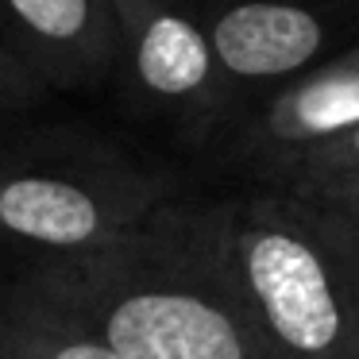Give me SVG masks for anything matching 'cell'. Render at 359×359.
Segmentation results:
<instances>
[{"label":"cell","instance_id":"5","mask_svg":"<svg viewBox=\"0 0 359 359\" xmlns=\"http://www.w3.org/2000/svg\"><path fill=\"white\" fill-rule=\"evenodd\" d=\"M359 27V0H220L205 35L224 86L302 74Z\"/></svg>","mask_w":359,"mask_h":359},{"label":"cell","instance_id":"6","mask_svg":"<svg viewBox=\"0 0 359 359\" xmlns=\"http://www.w3.org/2000/svg\"><path fill=\"white\" fill-rule=\"evenodd\" d=\"M0 50L47 89H89L120 62L109 0H0Z\"/></svg>","mask_w":359,"mask_h":359},{"label":"cell","instance_id":"10","mask_svg":"<svg viewBox=\"0 0 359 359\" xmlns=\"http://www.w3.org/2000/svg\"><path fill=\"white\" fill-rule=\"evenodd\" d=\"M50 89L27 70L24 62L0 50V112H20V109H32V104L47 101Z\"/></svg>","mask_w":359,"mask_h":359},{"label":"cell","instance_id":"9","mask_svg":"<svg viewBox=\"0 0 359 359\" xmlns=\"http://www.w3.org/2000/svg\"><path fill=\"white\" fill-rule=\"evenodd\" d=\"M274 178L282 182V194H290V197H313L320 189L355 182L359 178V128L305 151V155H297Z\"/></svg>","mask_w":359,"mask_h":359},{"label":"cell","instance_id":"2","mask_svg":"<svg viewBox=\"0 0 359 359\" xmlns=\"http://www.w3.org/2000/svg\"><path fill=\"white\" fill-rule=\"evenodd\" d=\"M232 259L278 359H359V248L320 205L232 201Z\"/></svg>","mask_w":359,"mask_h":359},{"label":"cell","instance_id":"14","mask_svg":"<svg viewBox=\"0 0 359 359\" xmlns=\"http://www.w3.org/2000/svg\"><path fill=\"white\" fill-rule=\"evenodd\" d=\"M0 255H4V243H0Z\"/></svg>","mask_w":359,"mask_h":359},{"label":"cell","instance_id":"4","mask_svg":"<svg viewBox=\"0 0 359 359\" xmlns=\"http://www.w3.org/2000/svg\"><path fill=\"white\" fill-rule=\"evenodd\" d=\"M120 62L151 112L182 132H205L220 116L224 78L205 24L182 0H109Z\"/></svg>","mask_w":359,"mask_h":359},{"label":"cell","instance_id":"8","mask_svg":"<svg viewBox=\"0 0 359 359\" xmlns=\"http://www.w3.org/2000/svg\"><path fill=\"white\" fill-rule=\"evenodd\" d=\"M0 359H124V355L0 297Z\"/></svg>","mask_w":359,"mask_h":359},{"label":"cell","instance_id":"3","mask_svg":"<svg viewBox=\"0 0 359 359\" xmlns=\"http://www.w3.org/2000/svg\"><path fill=\"white\" fill-rule=\"evenodd\" d=\"M158 182L116 155L50 132H0V243L39 259L97 251L158 209Z\"/></svg>","mask_w":359,"mask_h":359},{"label":"cell","instance_id":"1","mask_svg":"<svg viewBox=\"0 0 359 359\" xmlns=\"http://www.w3.org/2000/svg\"><path fill=\"white\" fill-rule=\"evenodd\" d=\"M0 297L124 359H278L232 259V201L158 205L97 251L32 259Z\"/></svg>","mask_w":359,"mask_h":359},{"label":"cell","instance_id":"13","mask_svg":"<svg viewBox=\"0 0 359 359\" xmlns=\"http://www.w3.org/2000/svg\"><path fill=\"white\" fill-rule=\"evenodd\" d=\"M328 62H332L336 70H344V74H359V47L340 50V55H336V58H328Z\"/></svg>","mask_w":359,"mask_h":359},{"label":"cell","instance_id":"12","mask_svg":"<svg viewBox=\"0 0 359 359\" xmlns=\"http://www.w3.org/2000/svg\"><path fill=\"white\" fill-rule=\"evenodd\" d=\"M302 201H313V205H359V178L344 182V186H332V189H320V194L302 197Z\"/></svg>","mask_w":359,"mask_h":359},{"label":"cell","instance_id":"7","mask_svg":"<svg viewBox=\"0 0 359 359\" xmlns=\"http://www.w3.org/2000/svg\"><path fill=\"white\" fill-rule=\"evenodd\" d=\"M351 128H359V74H344L325 62L271 101L251 132V155L266 174H278L297 155Z\"/></svg>","mask_w":359,"mask_h":359},{"label":"cell","instance_id":"11","mask_svg":"<svg viewBox=\"0 0 359 359\" xmlns=\"http://www.w3.org/2000/svg\"><path fill=\"white\" fill-rule=\"evenodd\" d=\"M320 209H325L328 217L336 220V228L359 248V205H320Z\"/></svg>","mask_w":359,"mask_h":359}]
</instances>
